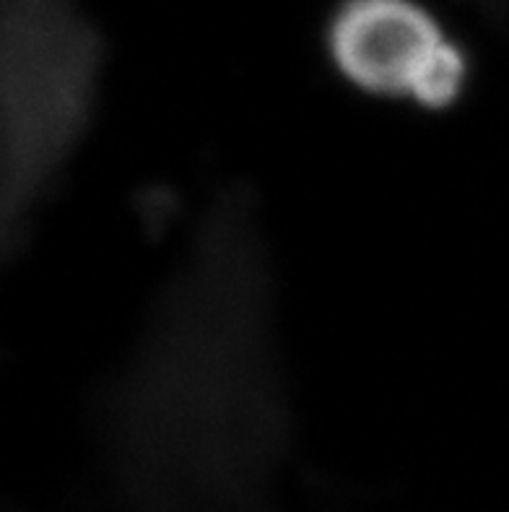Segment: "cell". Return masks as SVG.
Listing matches in <instances>:
<instances>
[{"label": "cell", "mask_w": 509, "mask_h": 512, "mask_svg": "<svg viewBox=\"0 0 509 512\" xmlns=\"http://www.w3.org/2000/svg\"><path fill=\"white\" fill-rule=\"evenodd\" d=\"M325 47L348 84L372 97L445 107L468 78L460 42L421 0H338Z\"/></svg>", "instance_id": "cell-2"}, {"label": "cell", "mask_w": 509, "mask_h": 512, "mask_svg": "<svg viewBox=\"0 0 509 512\" xmlns=\"http://www.w3.org/2000/svg\"><path fill=\"white\" fill-rule=\"evenodd\" d=\"M102 45L60 0H13L3 39V211L21 232L84 138Z\"/></svg>", "instance_id": "cell-1"}]
</instances>
